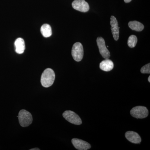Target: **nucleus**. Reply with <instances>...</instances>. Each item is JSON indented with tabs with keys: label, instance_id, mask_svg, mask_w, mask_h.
Returning <instances> with one entry per match:
<instances>
[{
	"label": "nucleus",
	"instance_id": "nucleus-1",
	"mask_svg": "<svg viewBox=\"0 0 150 150\" xmlns=\"http://www.w3.org/2000/svg\"><path fill=\"white\" fill-rule=\"evenodd\" d=\"M55 79V74L54 70L50 68L44 70L41 75L40 82L43 86L48 88L54 83Z\"/></svg>",
	"mask_w": 150,
	"mask_h": 150
},
{
	"label": "nucleus",
	"instance_id": "nucleus-2",
	"mask_svg": "<svg viewBox=\"0 0 150 150\" xmlns=\"http://www.w3.org/2000/svg\"><path fill=\"white\" fill-rule=\"evenodd\" d=\"M19 122L22 127H26L30 125L32 123V115L30 112L24 109L21 110L19 112Z\"/></svg>",
	"mask_w": 150,
	"mask_h": 150
},
{
	"label": "nucleus",
	"instance_id": "nucleus-3",
	"mask_svg": "<svg viewBox=\"0 0 150 150\" xmlns=\"http://www.w3.org/2000/svg\"><path fill=\"white\" fill-rule=\"evenodd\" d=\"M71 54L73 59L76 62H79L82 60L83 56V48L81 43L77 42L74 44Z\"/></svg>",
	"mask_w": 150,
	"mask_h": 150
},
{
	"label": "nucleus",
	"instance_id": "nucleus-4",
	"mask_svg": "<svg viewBox=\"0 0 150 150\" xmlns=\"http://www.w3.org/2000/svg\"><path fill=\"white\" fill-rule=\"evenodd\" d=\"M130 112L133 117L140 119L146 118L149 115L147 108L143 106H138L133 108Z\"/></svg>",
	"mask_w": 150,
	"mask_h": 150
},
{
	"label": "nucleus",
	"instance_id": "nucleus-5",
	"mask_svg": "<svg viewBox=\"0 0 150 150\" xmlns=\"http://www.w3.org/2000/svg\"><path fill=\"white\" fill-rule=\"evenodd\" d=\"M64 118L70 123L80 125L82 123L81 119L76 113L71 110H66L63 114Z\"/></svg>",
	"mask_w": 150,
	"mask_h": 150
},
{
	"label": "nucleus",
	"instance_id": "nucleus-6",
	"mask_svg": "<svg viewBox=\"0 0 150 150\" xmlns=\"http://www.w3.org/2000/svg\"><path fill=\"white\" fill-rule=\"evenodd\" d=\"M97 43L101 56L104 59H108L110 57V53L105 46L104 39L102 37H98L97 39Z\"/></svg>",
	"mask_w": 150,
	"mask_h": 150
},
{
	"label": "nucleus",
	"instance_id": "nucleus-7",
	"mask_svg": "<svg viewBox=\"0 0 150 150\" xmlns=\"http://www.w3.org/2000/svg\"><path fill=\"white\" fill-rule=\"evenodd\" d=\"M72 5L73 8L82 12H86L89 10L88 3L85 0H75Z\"/></svg>",
	"mask_w": 150,
	"mask_h": 150
},
{
	"label": "nucleus",
	"instance_id": "nucleus-8",
	"mask_svg": "<svg viewBox=\"0 0 150 150\" xmlns=\"http://www.w3.org/2000/svg\"><path fill=\"white\" fill-rule=\"evenodd\" d=\"M71 142L74 147L78 150H87L91 148V146L89 143L79 139L74 138L72 139Z\"/></svg>",
	"mask_w": 150,
	"mask_h": 150
},
{
	"label": "nucleus",
	"instance_id": "nucleus-9",
	"mask_svg": "<svg viewBox=\"0 0 150 150\" xmlns=\"http://www.w3.org/2000/svg\"><path fill=\"white\" fill-rule=\"evenodd\" d=\"M110 24L113 38L115 40H118L119 36V27L118 21L114 16H111L110 17Z\"/></svg>",
	"mask_w": 150,
	"mask_h": 150
},
{
	"label": "nucleus",
	"instance_id": "nucleus-10",
	"mask_svg": "<svg viewBox=\"0 0 150 150\" xmlns=\"http://www.w3.org/2000/svg\"><path fill=\"white\" fill-rule=\"evenodd\" d=\"M125 137L129 142L134 144H140L142 142V139L139 135L134 131H127L125 134Z\"/></svg>",
	"mask_w": 150,
	"mask_h": 150
},
{
	"label": "nucleus",
	"instance_id": "nucleus-11",
	"mask_svg": "<svg viewBox=\"0 0 150 150\" xmlns=\"http://www.w3.org/2000/svg\"><path fill=\"white\" fill-rule=\"evenodd\" d=\"M16 47V52L18 54H22L23 53L25 50V41L23 38H19L16 40L14 43Z\"/></svg>",
	"mask_w": 150,
	"mask_h": 150
},
{
	"label": "nucleus",
	"instance_id": "nucleus-12",
	"mask_svg": "<svg viewBox=\"0 0 150 150\" xmlns=\"http://www.w3.org/2000/svg\"><path fill=\"white\" fill-rule=\"evenodd\" d=\"M114 67L113 62L109 59H105L100 64V69L104 71H110Z\"/></svg>",
	"mask_w": 150,
	"mask_h": 150
},
{
	"label": "nucleus",
	"instance_id": "nucleus-13",
	"mask_svg": "<svg viewBox=\"0 0 150 150\" xmlns=\"http://www.w3.org/2000/svg\"><path fill=\"white\" fill-rule=\"evenodd\" d=\"M128 25L131 29L137 31H142L144 28V25L136 21L129 22Z\"/></svg>",
	"mask_w": 150,
	"mask_h": 150
},
{
	"label": "nucleus",
	"instance_id": "nucleus-14",
	"mask_svg": "<svg viewBox=\"0 0 150 150\" xmlns=\"http://www.w3.org/2000/svg\"><path fill=\"white\" fill-rule=\"evenodd\" d=\"M40 32L43 37L48 38L52 35V29L51 26L48 24H44L40 28Z\"/></svg>",
	"mask_w": 150,
	"mask_h": 150
},
{
	"label": "nucleus",
	"instance_id": "nucleus-15",
	"mask_svg": "<svg viewBox=\"0 0 150 150\" xmlns=\"http://www.w3.org/2000/svg\"><path fill=\"white\" fill-rule=\"evenodd\" d=\"M137 38L136 35H131L129 37L128 40V45L130 48L135 47L137 43Z\"/></svg>",
	"mask_w": 150,
	"mask_h": 150
},
{
	"label": "nucleus",
	"instance_id": "nucleus-16",
	"mask_svg": "<svg viewBox=\"0 0 150 150\" xmlns=\"http://www.w3.org/2000/svg\"><path fill=\"white\" fill-rule=\"evenodd\" d=\"M141 72L142 74H149L150 73V63L142 67L141 69Z\"/></svg>",
	"mask_w": 150,
	"mask_h": 150
},
{
	"label": "nucleus",
	"instance_id": "nucleus-17",
	"mask_svg": "<svg viewBox=\"0 0 150 150\" xmlns=\"http://www.w3.org/2000/svg\"><path fill=\"white\" fill-rule=\"evenodd\" d=\"M125 3H128L130 2L132 0H124Z\"/></svg>",
	"mask_w": 150,
	"mask_h": 150
},
{
	"label": "nucleus",
	"instance_id": "nucleus-18",
	"mask_svg": "<svg viewBox=\"0 0 150 150\" xmlns=\"http://www.w3.org/2000/svg\"><path fill=\"white\" fill-rule=\"evenodd\" d=\"M40 149H38V148H34V149H30V150H39Z\"/></svg>",
	"mask_w": 150,
	"mask_h": 150
},
{
	"label": "nucleus",
	"instance_id": "nucleus-19",
	"mask_svg": "<svg viewBox=\"0 0 150 150\" xmlns=\"http://www.w3.org/2000/svg\"><path fill=\"white\" fill-rule=\"evenodd\" d=\"M148 81H149V82H150V76H149V78H148Z\"/></svg>",
	"mask_w": 150,
	"mask_h": 150
}]
</instances>
